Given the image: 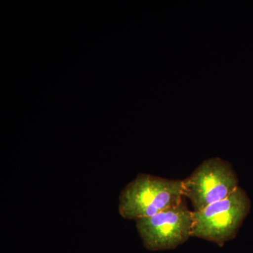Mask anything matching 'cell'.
<instances>
[{
	"label": "cell",
	"instance_id": "obj_4",
	"mask_svg": "<svg viewBox=\"0 0 253 253\" xmlns=\"http://www.w3.org/2000/svg\"><path fill=\"white\" fill-rule=\"evenodd\" d=\"M193 224V211L184 200L178 206L136 221L143 245L151 251H169L184 244L191 237Z\"/></svg>",
	"mask_w": 253,
	"mask_h": 253
},
{
	"label": "cell",
	"instance_id": "obj_3",
	"mask_svg": "<svg viewBox=\"0 0 253 253\" xmlns=\"http://www.w3.org/2000/svg\"><path fill=\"white\" fill-rule=\"evenodd\" d=\"M239 187L232 166L219 158L206 160L182 180L183 196L191 201L195 212L226 199Z\"/></svg>",
	"mask_w": 253,
	"mask_h": 253
},
{
	"label": "cell",
	"instance_id": "obj_1",
	"mask_svg": "<svg viewBox=\"0 0 253 253\" xmlns=\"http://www.w3.org/2000/svg\"><path fill=\"white\" fill-rule=\"evenodd\" d=\"M182 180L138 174L121 191L118 212L129 220L152 217L182 202Z\"/></svg>",
	"mask_w": 253,
	"mask_h": 253
},
{
	"label": "cell",
	"instance_id": "obj_2",
	"mask_svg": "<svg viewBox=\"0 0 253 253\" xmlns=\"http://www.w3.org/2000/svg\"><path fill=\"white\" fill-rule=\"evenodd\" d=\"M251 209V199L239 186L226 199L211 204L201 212H193L191 237L206 240L222 247L235 239Z\"/></svg>",
	"mask_w": 253,
	"mask_h": 253
}]
</instances>
